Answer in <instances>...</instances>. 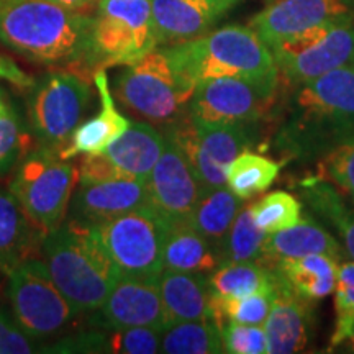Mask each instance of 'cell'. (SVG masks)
<instances>
[{
	"label": "cell",
	"instance_id": "obj_1",
	"mask_svg": "<svg viewBox=\"0 0 354 354\" xmlns=\"http://www.w3.org/2000/svg\"><path fill=\"white\" fill-rule=\"evenodd\" d=\"M354 140V64L297 84L276 136L281 153L318 161Z\"/></svg>",
	"mask_w": 354,
	"mask_h": 354
},
{
	"label": "cell",
	"instance_id": "obj_2",
	"mask_svg": "<svg viewBox=\"0 0 354 354\" xmlns=\"http://www.w3.org/2000/svg\"><path fill=\"white\" fill-rule=\"evenodd\" d=\"M92 21L53 0H0V41L38 64L87 63Z\"/></svg>",
	"mask_w": 354,
	"mask_h": 354
},
{
	"label": "cell",
	"instance_id": "obj_3",
	"mask_svg": "<svg viewBox=\"0 0 354 354\" xmlns=\"http://www.w3.org/2000/svg\"><path fill=\"white\" fill-rule=\"evenodd\" d=\"M43 263L77 315L97 312L120 277L91 225L76 220L46 234Z\"/></svg>",
	"mask_w": 354,
	"mask_h": 354
},
{
	"label": "cell",
	"instance_id": "obj_4",
	"mask_svg": "<svg viewBox=\"0 0 354 354\" xmlns=\"http://www.w3.org/2000/svg\"><path fill=\"white\" fill-rule=\"evenodd\" d=\"M166 51L177 68L196 84L216 77H279L271 50L250 25L223 26L167 46Z\"/></svg>",
	"mask_w": 354,
	"mask_h": 354
},
{
	"label": "cell",
	"instance_id": "obj_5",
	"mask_svg": "<svg viewBox=\"0 0 354 354\" xmlns=\"http://www.w3.org/2000/svg\"><path fill=\"white\" fill-rule=\"evenodd\" d=\"M196 86L174 64L166 48H156L122 71L115 92L128 110L167 128L187 115Z\"/></svg>",
	"mask_w": 354,
	"mask_h": 354
},
{
	"label": "cell",
	"instance_id": "obj_6",
	"mask_svg": "<svg viewBox=\"0 0 354 354\" xmlns=\"http://www.w3.org/2000/svg\"><path fill=\"white\" fill-rule=\"evenodd\" d=\"M91 227L120 276L158 282L171 225L151 203Z\"/></svg>",
	"mask_w": 354,
	"mask_h": 354
},
{
	"label": "cell",
	"instance_id": "obj_7",
	"mask_svg": "<svg viewBox=\"0 0 354 354\" xmlns=\"http://www.w3.org/2000/svg\"><path fill=\"white\" fill-rule=\"evenodd\" d=\"M156 48L151 0H97L88 68L133 64Z\"/></svg>",
	"mask_w": 354,
	"mask_h": 354
},
{
	"label": "cell",
	"instance_id": "obj_8",
	"mask_svg": "<svg viewBox=\"0 0 354 354\" xmlns=\"http://www.w3.org/2000/svg\"><path fill=\"white\" fill-rule=\"evenodd\" d=\"M77 179V167L44 146L21 161L10 183V194L33 227L48 234L63 223Z\"/></svg>",
	"mask_w": 354,
	"mask_h": 354
},
{
	"label": "cell",
	"instance_id": "obj_9",
	"mask_svg": "<svg viewBox=\"0 0 354 354\" xmlns=\"http://www.w3.org/2000/svg\"><path fill=\"white\" fill-rule=\"evenodd\" d=\"M279 74L290 82H307L354 64V15L325 21L269 46Z\"/></svg>",
	"mask_w": 354,
	"mask_h": 354
},
{
	"label": "cell",
	"instance_id": "obj_10",
	"mask_svg": "<svg viewBox=\"0 0 354 354\" xmlns=\"http://www.w3.org/2000/svg\"><path fill=\"white\" fill-rule=\"evenodd\" d=\"M7 276L12 315L37 342L61 333L77 315L53 282L43 261H21Z\"/></svg>",
	"mask_w": 354,
	"mask_h": 354
},
{
	"label": "cell",
	"instance_id": "obj_11",
	"mask_svg": "<svg viewBox=\"0 0 354 354\" xmlns=\"http://www.w3.org/2000/svg\"><path fill=\"white\" fill-rule=\"evenodd\" d=\"M277 79L216 77L198 82L187 117L201 125L253 127L271 110Z\"/></svg>",
	"mask_w": 354,
	"mask_h": 354
},
{
	"label": "cell",
	"instance_id": "obj_12",
	"mask_svg": "<svg viewBox=\"0 0 354 354\" xmlns=\"http://www.w3.org/2000/svg\"><path fill=\"white\" fill-rule=\"evenodd\" d=\"M251 127L245 125H201L185 115L166 128V138L179 146L203 185H227L228 166L238 154L246 151L253 141Z\"/></svg>",
	"mask_w": 354,
	"mask_h": 354
},
{
	"label": "cell",
	"instance_id": "obj_13",
	"mask_svg": "<svg viewBox=\"0 0 354 354\" xmlns=\"http://www.w3.org/2000/svg\"><path fill=\"white\" fill-rule=\"evenodd\" d=\"M92 99L88 82L79 74L51 73L30 97V123L48 148H61L81 125Z\"/></svg>",
	"mask_w": 354,
	"mask_h": 354
},
{
	"label": "cell",
	"instance_id": "obj_14",
	"mask_svg": "<svg viewBox=\"0 0 354 354\" xmlns=\"http://www.w3.org/2000/svg\"><path fill=\"white\" fill-rule=\"evenodd\" d=\"M149 202L169 221L177 225L187 221L201 197L203 185L190 166L189 159L174 141L166 138L165 151L148 179Z\"/></svg>",
	"mask_w": 354,
	"mask_h": 354
},
{
	"label": "cell",
	"instance_id": "obj_15",
	"mask_svg": "<svg viewBox=\"0 0 354 354\" xmlns=\"http://www.w3.org/2000/svg\"><path fill=\"white\" fill-rule=\"evenodd\" d=\"M354 15L351 0H276L251 19L250 26L271 44L305 30Z\"/></svg>",
	"mask_w": 354,
	"mask_h": 354
},
{
	"label": "cell",
	"instance_id": "obj_16",
	"mask_svg": "<svg viewBox=\"0 0 354 354\" xmlns=\"http://www.w3.org/2000/svg\"><path fill=\"white\" fill-rule=\"evenodd\" d=\"M97 313L99 325L110 331L135 326H151L161 331L167 328L158 282L151 281L120 276Z\"/></svg>",
	"mask_w": 354,
	"mask_h": 354
},
{
	"label": "cell",
	"instance_id": "obj_17",
	"mask_svg": "<svg viewBox=\"0 0 354 354\" xmlns=\"http://www.w3.org/2000/svg\"><path fill=\"white\" fill-rule=\"evenodd\" d=\"M149 203L148 180H107L79 185L71 203V214L73 220L81 223L99 225Z\"/></svg>",
	"mask_w": 354,
	"mask_h": 354
},
{
	"label": "cell",
	"instance_id": "obj_18",
	"mask_svg": "<svg viewBox=\"0 0 354 354\" xmlns=\"http://www.w3.org/2000/svg\"><path fill=\"white\" fill-rule=\"evenodd\" d=\"M227 10L218 0H151L158 46L202 37Z\"/></svg>",
	"mask_w": 354,
	"mask_h": 354
},
{
	"label": "cell",
	"instance_id": "obj_19",
	"mask_svg": "<svg viewBox=\"0 0 354 354\" xmlns=\"http://www.w3.org/2000/svg\"><path fill=\"white\" fill-rule=\"evenodd\" d=\"M310 305L312 302L295 294L276 272V292L263 325L269 354H292L307 346Z\"/></svg>",
	"mask_w": 354,
	"mask_h": 354
},
{
	"label": "cell",
	"instance_id": "obj_20",
	"mask_svg": "<svg viewBox=\"0 0 354 354\" xmlns=\"http://www.w3.org/2000/svg\"><path fill=\"white\" fill-rule=\"evenodd\" d=\"M167 326L180 322L214 320L209 276L165 269L158 279Z\"/></svg>",
	"mask_w": 354,
	"mask_h": 354
},
{
	"label": "cell",
	"instance_id": "obj_21",
	"mask_svg": "<svg viewBox=\"0 0 354 354\" xmlns=\"http://www.w3.org/2000/svg\"><path fill=\"white\" fill-rule=\"evenodd\" d=\"M95 86L100 95V110L91 120L84 122L73 131L68 146L59 151L63 159L76 158L79 154H102L107 146L122 136L130 127V120L118 113L113 97L110 94L105 71L95 73Z\"/></svg>",
	"mask_w": 354,
	"mask_h": 354
},
{
	"label": "cell",
	"instance_id": "obj_22",
	"mask_svg": "<svg viewBox=\"0 0 354 354\" xmlns=\"http://www.w3.org/2000/svg\"><path fill=\"white\" fill-rule=\"evenodd\" d=\"M312 254L328 256L342 264L346 251L325 228L315 221L302 218L294 227L268 233L261 263L268 264L279 259H295Z\"/></svg>",
	"mask_w": 354,
	"mask_h": 354
},
{
	"label": "cell",
	"instance_id": "obj_23",
	"mask_svg": "<svg viewBox=\"0 0 354 354\" xmlns=\"http://www.w3.org/2000/svg\"><path fill=\"white\" fill-rule=\"evenodd\" d=\"M166 146V136L146 122H130L122 136L105 149V156L133 179L148 180Z\"/></svg>",
	"mask_w": 354,
	"mask_h": 354
},
{
	"label": "cell",
	"instance_id": "obj_24",
	"mask_svg": "<svg viewBox=\"0 0 354 354\" xmlns=\"http://www.w3.org/2000/svg\"><path fill=\"white\" fill-rule=\"evenodd\" d=\"M264 266L274 269L295 294L308 302H315L335 292L339 263L328 256L312 254L272 261Z\"/></svg>",
	"mask_w": 354,
	"mask_h": 354
},
{
	"label": "cell",
	"instance_id": "obj_25",
	"mask_svg": "<svg viewBox=\"0 0 354 354\" xmlns=\"http://www.w3.org/2000/svg\"><path fill=\"white\" fill-rule=\"evenodd\" d=\"M241 209L243 198L238 197L228 185L207 187L202 190L187 221L218 251L221 258L230 228Z\"/></svg>",
	"mask_w": 354,
	"mask_h": 354
},
{
	"label": "cell",
	"instance_id": "obj_26",
	"mask_svg": "<svg viewBox=\"0 0 354 354\" xmlns=\"http://www.w3.org/2000/svg\"><path fill=\"white\" fill-rule=\"evenodd\" d=\"M165 269L210 276L221 264L218 251L189 221L172 225L165 243Z\"/></svg>",
	"mask_w": 354,
	"mask_h": 354
},
{
	"label": "cell",
	"instance_id": "obj_27",
	"mask_svg": "<svg viewBox=\"0 0 354 354\" xmlns=\"http://www.w3.org/2000/svg\"><path fill=\"white\" fill-rule=\"evenodd\" d=\"M30 223L17 198L10 192H0V269L3 272L26 259L32 245Z\"/></svg>",
	"mask_w": 354,
	"mask_h": 354
},
{
	"label": "cell",
	"instance_id": "obj_28",
	"mask_svg": "<svg viewBox=\"0 0 354 354\" xmlns=\"http://www.w3.org/2000/svg\"><path fill=\"white\" fill-rule=\"evenodd\" d=\"M212 294L220 299H240L271 287L276 274L258 261L220 264L209 276Z\"/></svg>",
	"mask_w": 354,
	"mask_h": 354
},
{
	"label": "cell",
	"instance_id": "obj_29",
	"mask_svg": "<svg viewBox=\"0 0 354 354\" xmlns=\"http://www.w3.org/2000/svg\"><path fill=\"white\" fill-rule=\"evenodd\" d=\"M300 192L308 205L336 230L342 236L346 254L354 259V210L349 209L342 196L323 180L304 183Z\"/></svg>",
	"mask_w": 354,
	"mask_h": 354
},
{
	"label": "cell",
	"instance_id": "obj_30",
	"mask_svg": "<svg viewBox=\"0 0 354 354\" xmlns=\"http://www.w3.org/2000/svg\"><path fill=\"white\" fill-rule=\"evenodd\" d=\"M161 353L216 354L225 353L221 328L214 320L180 322L167 326L161 336Z\"/></svg>",
	"mask_w": 354,
	"mask_h": 354
},
{
	"label": "cell",
	"instance_id": "obj_31",
	"mask_svg": "<svg viewBox=\"0 0 354 354\" xmlns=\"http://www.w3.org/2000/svg\"><path fill=\"white\" fill-rule=\"evenodd\" d=\"M281 166V162L246 149L228 166L227 185L238 197L246 201L271 187L279 176Z\"/></svg>",
	"mask_w": 354,
	"mask_h": 354
},
{
	"label": "cell",
	"instance_id": "obj_32",
	"mask_svg": "<svg viewBox=\"0 0 354 354\" xmlns=\"http://www.w3.org/2000/svg\"><path fill=\"white\" fill-rule=\"evenodd\" d=\"M268 233L256 225L251 207H245L234 218L221 251V264L251 263L264 258V241Z\"/></svg>",
	"mask_w": 354,
	"mask_h": 354
},
{
	"label": "cell",
	"instance_id": "obj_33",
	"mask_svg": "<svg viewBox=\"0 0 354 354\" xmlns=\"http://www.w3.org/2000/svg\"><path fill=\"white\" fill-rule=\"evenodd\" d=\"M274 292H276V282L271 287H266L263 290L240 299H220L212 294L214 322L220 328L225 323L263 326L269 315V310H271Z\"/></svg>",
	"mask_w": 354,
	"mask_h": 354
},
{
	"label": "cell",
	"instance_id": "obj_34",
	"mask_svg": "<svg viewBox=\"0 0 354 354\" xmlns=\"http://www.w3.org/2000/svg\"><path fill=\"white\" fill-rule=\"evenodd\" d=\"M256 225L266 233L290 228L302 220V203L284 190L268 194L251 205Z\"/></svg>",
	"mask_w": 354,
	"mask_h": 354
},
{
	"label": "cell",
	"instance_id": "obj_35",
	"mask_svg": "<svg viewBox=\"0 0 354 354\" xmlns=\"http://www.w3.org/2000/svg\"><path fill=\"white\" fill-rule=\"evenodd\" d=\"M336 325L330 346L343 344L349 325L354 322V259L342 263L338 268L335 287Z\"/></svg>",
	"mask_w": 354,
	"mask_h": 354
},
{
	"label": "cell",
	"instance_id": "obj_36",
	"mask_svg": "<svg viewBox=\"0 0 354 354\" xmlns=\"http://www.w3.org/2000/svg\"><path fill=\"white\" fill-rule=\"evenodd\" d=\"M162 331L151 326L115 330L109 336V353L154 354L161 353Z\"/></svg>",
	"mask_w": 354,
	"mask_h": 354
},
{
	"label": "cell",
	"instance_id": "obj_37",
	"mask_svg": "<svg viewBox=\"0 0 354 354\" xmlns=\"http://www.w3.org/2000/svg\"><path fill=\"white\" fill-rule=\"evenodd\" d=\"M225 353L230 354H266L268 338L263 326L225 323L221 326Z\"/></svg>",
	"mask_w": 354,
	"mask_h": 354
},
{
	"label": "cell",
	"instance_id": "obj_38",
	"mask_svg": "<svg viewBox=\"0 0 354 354\" xmlns=\"http://www.w3.org/2000/svg\"><path fill=\"white\" fill-rule=\"evenodd\" d=\"M26 135L20 117L13 110L0 115V176L13 167L24 153Z\"/></svg>",
	"mask_w": 354,
	"mask_h": 354
},
{
	"label": "cell",
	"instance_id": "obj_39",
	"mask_svg": "<svg viewBox=\"0 0 354 354\" xmlns=\"http://www.w3.org/2000/svg\"><path fill=\"white\" fill-rule=\"evenodd\" d=\"M330 179L348 194L354 203V140L323 158Z\"/></svg>",
	"mask_w": 354,
	"mask_h": 354
},
{
	"label": "cell",
	"instance_id": "obj_40",
	"mask_svg": "<svg viewBox=\"0 0 354 354\" xmlns=\"http://www.w3.org/2000/svg\"><path fill=\"white\" fill-rule=\"evenodd\" d=\"M37 351H41L39 342L25 333L12 313L0 310V354H30Z\"/></svg>",
	"mask_w": 354,
	"mask_h": 354
},
{
	"label": "cell",
	"instance_id": "obj_41",
	"mask_svg": "<svg viewBox=\"0 0 354 354\" xmlns=\"http://www.w3.org/2000/svg\"><path fill=\"white\" fill-rule=\"evenodd\" d=\"M79 183L95 184L107 183V180L133 179L130 174L123 172L120 167L115 166L110 159L102 154H84L81 166H79Z\"/></svg>",
	"mask_w": 354,
	"mask_h": 354
},
{
	"label": "cell",
	"instance_id": "obj_42",
	"mask_svg": "<svg viewBox=\"0 0 354 354\" xmlns=\"http://www.w3.org/2000/svg\"><path fill=\"white\" fill-rule=\"evenodd\" d=\"M53 353H109V336L104 333H82L71 336L50 349Z\"/></svg>",
	"mask_w": 354,
	"mask_h": 354
},
{
	"label": "cell",
	"instance_id": "obj_43",
	"mask_svg": "<svg viewBox=\"0 0 354 354\" xmlns=\"http://www.w3.org/2000/svg\"><path fill=\"white\" fill-rule=\"evenodd\" d=\"M0 77L6 79V81L15 84L21 88H28L33 87L35 82L33 79L21 71L19 66L13 63L12 59H8L6 56H0Z\"/></svg>",
	"mask_w": 354,
	"mask_h": 354
},
{
	"label": "cell",
	"instance_id": "obj_44",
	"mask_svg": "<svg viewBox=\"0 0 354 354\" xmlns=\"http://www.w3.org/2000/svg\"><path fill=\"white\" fill-rule=\"evenodd\" d=\"M53 2L59 3V6L68 7L71 10H77V12H86L87 8L95 7L97 0H53Z\"/></svg>",
	"mask_w": 354,
	"mask_h": 354
},
{
	"label": "cell",
	"instance_id": "obj_45",
	"mask_svg": "<svg viewBox=\"0 0 354 354\" xmlns=\"http://www.w3.org/2000/svg\"><path fill=\"white\" fill-rule=\"evenodd\" d=\"M343 343H348L349 348H351V351H354V322L349 325V328L346 331V336H344V342Z\"/></svg>",
	"mask_w": 354,
	"mask_h": 354
},
{
	"label": "cell",
	"instance_id": "obj_46",
	"mask_svg": "<svg viewBox=\"0 0 354 354\" xmlns=\"http://www.w3.org/2000/svg\"><path fill=\"white\" fill-rule=\"evenodd\" d=\"M10 105L7 104V100H6V95H3V92H2V88H0V115H6V113H8L10 112Z\"/></svg>",
	"mask_w": 354,
	"mask_h": 354
},
{
	"label": "cell",
	"instance_id": "obj_47",
	"mask_svg": "<svg viewBox=\"0 0 354 354\" xmlns=\"http://www.w3.org/2000/svg\"><path fill=\"white\" fill-rule=\"evenodd\" d=\"M218 2H220V3H223L225 7H228V8H230V7L233 6V3H236L238 0H218Z\"/></svg>",
	"mask_w": 354,
	"mask_h": 354
},
{
	"label": "cell",
	"instance_id": "obj_48",
	"mask_svg": "<svg viewBox=\"0 0 354 354\" xmlns=\"http://www.w3.org/2000/svg\"><path fill=\"white\" fill-rule=\"evenodd\" d=\"M351 2H353V6H354V0H351Z\"/></svg>",
	"mask_w": 354,
	"mask_h": 354
}]
</instances>
